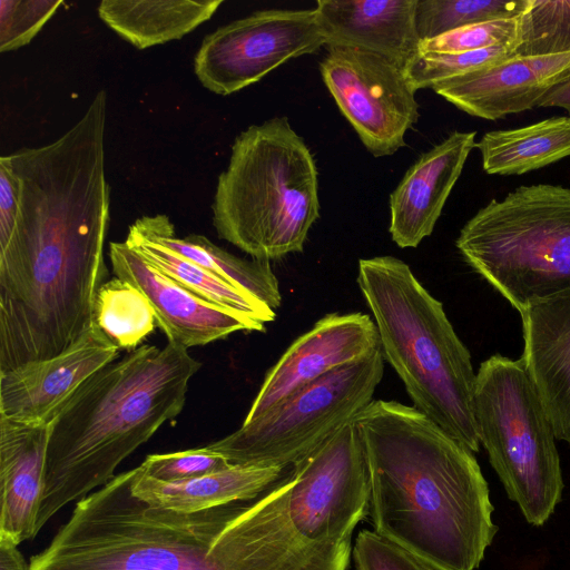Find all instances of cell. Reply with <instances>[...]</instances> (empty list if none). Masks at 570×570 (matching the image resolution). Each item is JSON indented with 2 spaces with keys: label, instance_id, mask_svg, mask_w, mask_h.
<instances>
[{
  "label": "cell",
  "instance_id": "cell-16",
  "mask_svg": "<svg viewBox=\"0 0 570 570\" xmlns=\"http://www.w3.org/2000/svg\"><path fill=\"white\" fill-rule=\"evenodd\" d=\"M570 78V52L511 56L494 65L431 87L458 109L488 120L537 107L556 86Z\"/></svg>",
  "mask_w": 570,
  "mask_h": 570
},
{
  "label": "cell",
  "instance_id": "cell-23",
  "mask_svg": "<svg viewBox=\"0 0 570 570\" xmlns=\"http://www.w3.org/2000/svg\"><path fill=\"white\" fill-rule=\"evenodd\" d=\"M224 0H104L98 16L137 49L178 40L209 20Z\"/></svg>",
  "mask_w": 570,
  "mask_h": 570
},
{
  "label": "cell",
  "instance_id": "cell-33",
  "mask_svg": "<svg viewBox=\"0 0 570 570\" xmlns=\"http://www.w3.org/2000/svg\"><path fill=\"white\" fill-rule=\"evenodd\" d=\"M356 570H441L397 543L377 534L374 530H362L353 550Z\"/></svg>",
  "mask_w": 570,
  "mask_h": 570
},
{
  "label": "cell",
  "instance_id": "cell-13",
  "mask_svg": "<svg viewBox=\"0 0 570 570\" xmlns=\"http://www.w3.org/2000/svg\"><path fill=\"white\" fill-rule=\"evenodd\" d=\"M379 347L376 326L370 315L326 314L269 368L244 422L255 420L302 387L367 357Z\"/></svg>",
  "mask_w": 570,
  "mask_h": 570
},
{
  "label": "cell",
  "instance_id": "cell-29",
  "mask_svg": "<svg viewBox=\"0 0 570 570\" xmlns=\"http://www.w3.org/2000/svg\"><path fill=\"white\" fill-rule=\"evenodd\" d=\"M508 46L458 53L420 52L405 68L415 90L500 62L511 57Z\"/></svg>",
  "mask_w": 570,
  "mask_h": 570
},
{
  "label": "cell",
  "instance_id": "cell-10",
  "mask_svg": "<svg viewBox=\"0 0 570 570\" xmlns=\"http://www.w3.org/2000/svg\"><path fill=\"white\" fill-rule=\"evenodd\" d=\"M384 371L380 347L293 393L261 416L206 445L232 465L287 469L353 421L372 401Z\"/></svg>",
  "mask_w": 570,
  "mask_h": 570
},
{
  "label": "cell",
  "instance_id": "cell-4",
  "mask_svg": "<svg viewBox=\"0 0 570 570\" xmlns=\"http://www.w3.org/2000/svg\"><path fill=\"white\" fill-rule=\"evenodd\" d=\"M370 513V476L348 422L230 520L207 560L215 570H346Z\"/></svg>",
  "mask_w": 570,
  "mask_h": 570
},
{
  "label": "cell",
  "instance_id": "cell-28",
  "mask_svg": "<svg viewBox=\"0 0 570 570\" xmlns=\"http://www.w3.org/2000/svg\"><path fill=\"white\" fill-rule=\"evenodd\" d=\"M518 21L512 56L540 57L570 52V0H529Z\"/></svg>",
  "mask_w": 570,
  "mask_h": 570
},
{
  "label": "cell",
  "instance_id": "cell-9",
  "mask_svg": "<svg viewBox=\"0 0 570 570\" xmlns=\"http://www.w3.org/2000/svg\"><path fill=\"white\" fill-rule=\"evenodd\" d=\"M480 443L525 520L543 524L561 500L563 481L553 428L522 360L495 354L475 379Z\"/></svg>",
  "mask_w": 570,
  "mask_h": 570
},
{
  "label": "cell",
  "instance_id": "cell-26",
  "mask_svg": "<svg viewBox=\"0 0 570 570\" xmlns=\"http://www.w3.org/2000/svg\"><path fill=\"white\" fill-rule=\"evenodd\" d=\"M94 323L119 350L128 352L137 348L157 325L146 296L118 277L100 286L94 306Z\"/></svg>",
  "mask_w": 570,
  "mask_h": 570
},
{
  "label": "cell",
  "instance_id": "cell-34",
  "mask_svg": "<svg viewBox=\"0 0 570 570\" xmlns=\"http://www.w3.org/2000/svg\"><path fill=\"white\" fill-rule=\"evenodd\" d=\"M0 570H31L18 544L0 537Z\"/></svg>",
  "mask_w": 570,
  "mask_h": 570
},
{
  "label": "cell",
  "instance_id": "cell-31",
  "mask_svg": "<svg viewBox=\"0 0 570 570\" xmlns=\"http://www.w3.org/2000/svg\"><path fill=\"white\" fill-rule=\"evenodd\" d=\"M62 4L61 0H0V51L28 45Z\"/></svg>",
  "mask_w": 570,
  "mask_h": 570
},
{
  "label": "cell",
  "instance_id": "cell-1",
  "mask_svg": "<svg viewBox=\"0 0 570 570\" xmlns=\"http://www.w3.org/2000/svg\"><path fill=\"white\" fill-rule=\"evenodd\" d=\"M106 120L95 97L58 139L8 155L20 209L0 246V373L65 352L94 323L108 274Z\"/></svg>",
  "mask_w": 570,
  "mask_h": 570
},
{
  "label": "cell",
  "instance_id": "cell-24",
  "mask_svg": "<svg viewBox=\"0 0 570 570\" xmlns=\"http://www.w3.org/2000/svg\"><path fill=\"white\" fill-rule=\"evenodd\" d=\"M490 175H522L570 156V117L485 132L475 142Z\"/></svg>",
  "mask_w": 570,
  "mask_h": 570
},
{
  "label": "cell",
  "instance_id": "cell-30",
  "mask_svg": "<svg viewBox=\"0 0 570 570\" xmlns=\"http://www.w3.org/2000/svg\"><path fill=\"white\" fill-rule=\"evenodd\" d=\"M518 17L479 22L423 40L420 52L458 53L501 46H508L512 51L518 36Z\"/></svg>",
  "mask_w": 570,
  "mask_h": 570
},
{
  "label": "cell",
  "instance_id": "cell-22",
  "mask_svg": "<svg viewBox=\"0 0 570 570\" xmlns=\"http://www.w3.org/2000/svg\"><path fill=\"white\" fill-rule=\"evenodd\" d=\"M151 239L193 261L222 281L247 293L272 309L282 303L279 283L269 262L238 257L217 246L206 236L178 237L165 214L142 216L132 223Z\"/></svg>",
  "mask_w": 570,
  "mask_h": 570
},
{
  "label": "cell",
  "instance_id": "cell-21",
  "mask_svg": "<svg viewBox=\"0 0 570 570\" xmlns=\"http://www.w3.org/2000/svg\"><path fill=\"white\" fill-rule=\"evenodd\" d=\"M285 468L232 465L180 482H163L137 466L132 492L151 507L195 513L234 502L252 501L282 479Z\"/></svg>",
  "mask_w": 570,
  "mask_h": 570
},
{
  "label": "cell",
  "instance_id": "cell-14",
  "mask_svg": "<svg viewBox=\"0 0 570 570\" xmlns=\"http://www.w3.org/2000/svg\"><path fill=\"white\" fill-rule=\"evenodd\" d=\"M119 347L95 324L65 352L0 373V415L49 424L94 373L118 357Z\"/></svg>",
  "mask_w": 570,
  "mask_h": 570
},
{
  "label": "cell",
  "instance_id": "cell-8",
  "mask_svg": "<svg viewBox=\"0 0 570 570\" xmlns=\"http://www.w3.org/2000/svg\"><path fill=\"white\" fill-rule=\"evenodd\" d=\"M455 245L520 314L570 295V187L520 186L492 199L465 223Z\"/></svg>",
  "mask_w": 570,
  "mask_h": 570
},
{
  "label": "cell",
  "instance_id": "cell-27",
  "mask_svg": "<svg viewBox=\"0 0 570 570\" xmlns=\"http://www.w3.org/2000/svg\"><path fill=\"white\" fill-rule=\"evenodd\" d=\"M529 0H417L416 30L428 40L452 30L520 16Z\"/></svg>",
  "mask_w": 570,
  "mask_h": 570
},
{
  "label": "cell",
  "instance_id": "cell-25",
  "mask_svg": "<svg viewBox=\"0 0 570 570\" xmlns=\"http://www.w3.org/2000/svg\"><path fill=\"white\" fill-rule=\"evenodd\" d=\"M125 242L151 267L200 298L262 324L274 321L276 315L274 309L222 281L200 265L151 239L134 224L129 226Z\"/></svg>",
  "mask_w": 570,
  "mask_h": 570
},
{
  "label": "cell",
  "instance_id": "cell-6",
  "mask_svg": "<svg viewBox=\"0 0 570 570\" xmlns=\"http://www.w3.org/2000/svg\"><path fill=\"white\" fill-rule=\"evenodd\" d=\"M137 468L79 500L31 570H215L207 554L227 523L252 501L181 513L132 492Z\"/></svg>",
  "mask_w": 570,
  "mask_h": 570
},
{
  "label": "cell",
  "instance_id": "cell-11",
  "mask_svg": "<svg viewBox=\"0 0 570 570\" xmlns=\"http://www.w3.org/2000/svg\"><path fill=\"white\" fill-rule=\"evenodd\" d=\"M327 43L316 9L261 10L208 33L195 55L194 72L204 88L227 96Z\"/></svg>",
  "mask_w": 570,
  "mask_h": 570
},
{
  "label": "cell",
  "instance_id": "cell-15",
  "mask_svg": "<svg viewBox=\"0 0 570 570\" xmlns=\"http://www.w3.org/2000/svg\"><path fill=\"white\" fill-rule=\"evenodd\" d=\"M116 277L148 299L168 342L185 348L207 345L239 331H264L265 324L205 301L151 267L126 242L109 244Z\"/></svg>",
  "mask_w": 570,
  "mask_h": 570
},
{
  "label": "cell",
  "instance_id": "cell-32",
  "mask_svg": "<svg viewBox=\"0 0 570 570\" xmlns=\"http://www.w3.org/2000/svg\"><path fill=\"white\" fill-rule=\"evenodd\" d=\"M144 474L163 482H180L228 469L232 464L207 446L148 455L139 465Z\"/></svg>",
  "mask_w": 570,
  "mask_h": 570
},
{
  "label": "cell",
  "instance_id": "cell-7",
  "mask_svg": "<svg viewBox=\"0 0 570 570\" xmlns=\"http://www.w3.org/2000/svg\"><path fill=\"white\" fill-rule=\"evenodd\" d=\"M212 213L218 237L254 259L303 252L320 217L318 174L287 117L252 125L235 138Z\"/></svg>",
  "mask_w": 570,
  "mask_h": 570
},
{
  "label": "cell",
  "instance_id": "cell-18",
  "mask_svg": "<svg viewBox=\"0 0 570 570\" xmlns=\"http://www.w3.org/2000/svg\"><path fill=\"white\" fill-rule=\"evenodd\" d=\"M522 362L557 439L570 444V295L522 312Z\"/></svg>",
  "mask_w": 570,
  "mask_h": 570
},
{
  "label": "cell",
  "instance_id": "cell-2",
  "mask_svg": "<svg viewBox=\"0 0 570 570\" xmlns=\"http://www.w3.org/2000/svg\"><path fill=\"white\" fill-rule=\"evenodd\" d=\"M374 531L441 570H474L498 527L473 452L415 406L373 400L355 419Z\"/></svg>",
  "mask_w": 570,
  "mask_h": 570
},
{
  "label": "cell",
  "instance_id": "cell-35",
  "mask_svg": "<svg viewBox=\"0 0 570 570\" xmlns=\"http://www.w3.org/2000/svg\"><path fill=\"white\" fill-rule=\"evenodd\" d=\"M537 107H559L570 115V78L553 87Z\"/></svg>",
  "mask_w": 570,
  "mask_h": 570
},
{
  "label": "cell",
  "instance_id": "cell-12",
  "mask_svg": "<svg viewBox=\"0 0 570 570\" xmlns=\"http://www.w3.org/2000/svg\"><path fill=\"white\" fill-rule=\"evenodd\" d=\"M325 86L362 144L375 157L405 145L419 119V104L405 68L381 53L353 46H327L320 63Z\"/></svg>",
  "mask_w": 570,
  "mask_h": 570
},
{
  "label": "cell",
  "instance_id": "cell-20",
  "mask_svg": "<svg viewBox=\"0 0 570 570\" xmlns=\"http://www.w3.org/2000/svg\"><path fill=\"white\" fill-rule=\"evenodd\" d=\"M416 4L417 0H318L315 9L327 46L360 47L406 68L420 53Z\"/></svg>",
  "mask_w": 570,
  "mask_h": 570
},
{
  "label": "cell",
  "instance_id": "cell-17",
  "mask_svg": "<svg viewBox=\"0 0 570 570\" xmlns=\"http://www.w3.org/2000/svg\"><path fill=\"white\" fill-rule=\"evenodd\" d=\"M475 131H453L423 154L390 196L392 240L401 248L417 247L430 236L475 148Z\"/></svg>",
  "mask_w": 570,
  "mask_h": 570
},
{
  "label": "cell",
  "instance_id": "cell-19",
  "mask_svg": "<svg viewBox=\"0 0 570 570\" xmlns=\"http://www.w3.org/2000/svg\"><path fill=\"white\" fill-rule=\"evenodd\" d=\"M49 431L0 415V537L18 546L37 535Z\"/></svg>",
  "mask_w": 570,
  "mask_h": 570
},
{
  "label": "cell",
  "instance_id": "cell-3",
  "mask_svg": "<svg viewBox=\"0 0 570 570\" xmlns=\"http://www.w3.org/2000/svg\"><path fill=\"white\" fill-rule=\"evenodd\" d=\"M200 366L176 343L144 344L80 385L50 422L37 534L61 508L114 479L127 456L179 415Z\"/></svg>",
  "mask_w": 570,
  "mask_h": 570
},
{
  "label": "cell",
  "instance_id": "cell-5",
  "mask_svg": "<svg viewBox=\"0 0 570 570\" xmlns=\"http://www.w3.org/2000/svg\"><path fill=\"white\" fill-rule=\"evenodd\" d=\"M357 285L372 313L382 356L403 382L413 406L478 452L476 373L442 303L405 262L390 255L360 259Z\"/></svg>",
  "mask_w": 570,
  "mask_h": 570
}]
</instances>
